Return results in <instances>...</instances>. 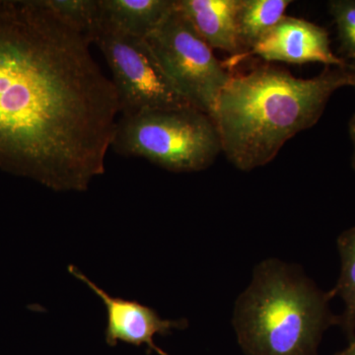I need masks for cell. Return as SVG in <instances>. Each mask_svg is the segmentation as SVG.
Listing matches in <instances>:
<instances>
[{
	"label": "cell",
	"instance_id": "obj_11",
	"mask_svg": "<svg viewBox=\"0 0 355 355\" xmlns=\"http://www.w3.org/2000/svg\"><path fill=\"white\" fill-rule=\"evenodd\" d=\"M291 3V0H240L238 32L242 53L249 51L275 27L286 16Z\"/></svg>",
	"mask_w": 355,
	"mask_h": 355
},
{
	"label": "cell",
	"instance_id": "obj_4",
	"mask_svg": "<svg viewBox=\"0 0 355 355\" xmlns=\"http://www.w3.org/2000/svg\"><path fill=\"white\" fill-rule=\"evenodd\" d=\"M111 148L172 172L202 171L222 153L214 121L195 107L121 116Z\"/></svg>",
	"mask_w": 355,
	"mask_h": 355
},
{
	"label": "cell",
	"instance_id": "obj_9",
	"mask_svg": "<svg viewBox=\"0 0 355 355\" xmlns=\"http://www.w3.org/2000/svg\"><path fill=\"white\" fill-rule=\"evenodd\" d=\"M176 6L212 50L225 51L230 57L242 53L238 32L240 0H176Z\"/></svg>",
	"mask_w": 355,
	"mask_h": 355
},
{
	"label": "cell",
	"instance_id": "obj_16",
	"mask_svg": "<svg viewBox=\"0 0 355 355\" xmlns=\"http://www.w3.org/2000/svg\"><path fill=\"white\" fill-rule=\"evenodd\" d=\"M336 355H355V340L354 342L349 343V345L347 349L338 352Z\"/></svg>",
	"mask_w": 355,
	"mask_h": 355
},
{
	"label": "cell",
	"instance_id": "obj_10",
	"mask_svg": "<svg viewBox=\"0 0 355 355\" xmlns=\"http://www.w3.org/2000/svg\"><path fill=\"white\" fill-rule=\"evenodd\" d=\"M103 23L146 39L172 12L176 0H99Z\"/></svg>",
	"mask_w": 355,
	"mask_h": 355
},
{
	"label": "cell",
	"instance_id": "obj_8",
	"mask_svg": "<svg viewBox=\"0 0 355 355\" xmlns=\"http://www.w3.org/2000/svg\"><path fill=\"white\" fill-rule=\"evenodd\" d=\"M69 272L77 279L81 280L94 293L99 296L107 310V327L105 331L106 342L110 347H116L123 342L141 347L146 345L150 352L159 355H167L156 347L154 336H168L173 330H183L188 327L187 320H164L159 316L157 311L135 300L114 297L101 287L91 282L76 266H69Z\"/></svg>",
	"mask_w": 355,
	"mask_h": 355
},
{
	"label": "cell",
	"instance_id": "obj_2",
	"mask_svg": "<svg viewBox=\"0 0 355 355\" xmlns=\"http://www.w3.org/2000/svg\"><path fill=\"white\" fill-rule=\"evenodd\" d=\"M345 86H352L349 64L308 79L272 65L232 76L210 116L222 153L241 171L263 167L289 139L316 125L331 95Z\"/></svg>",
	"mask_w": 355,
	"mask_h": 355
},
{
	"label": "cell",
	"instance_id": "obj_12",
	"mask_svg": "<svg viewBox=\"0 0 355 355\" xmlns=\"http://www.w3.org/2000/svg\"><path fill=\"white\" fill-rule=\"evenodd\" d=\"M338 250L340 257V277L330 293L333 298L340 296L345 303L338 326L352 343L355 340V227L347 229L338 236Z\"/></svg>",
	"mask_w": 355,
	"mask_h": 355
},
{
	"label": "cell",
	"instance_id": "obj_13",
	"mask_svg": "<svg viewBox=\"0 0 355 355\" xmlns=\"http://www.w3.org/2000/svg\"><path fill=\"white\" fill-rule=\"evenodd\" d=\"M58 18L81 33L91 44L101 30L103 17L99 0H41Z\"/></svg>",
	"mask_w": 355,
	"mask_h": 355
},
{
	"label": "cell",
	"instance_id": "obj_1",
	"mask_svg": "<svg viewBox=\"0 0 355 355\" xmlns=\"http://www.w3.org/2000/svg\"><path fill=\"white\" fill-rule=\"evenodd\" d=\"M90 44L41 0H0V169L55 191L104 174L120 100Z\"/></svg>",
	"mask_w": 355,
	"mask_h": 355
},
{
	"label": "cell",
	"instance_id": "obj_5",
	"mask_svg": "<svg viewBox=\"0 0 355 355\" xmlns=\"http://www.w3.org/2000/svg\"><path fill=\"white\" fill-rule=\"evenodd\" d=\"M108 64L120 100L121 116L193 107L168 76L146 39L103 23L93 42Z\"/></svg>",
	"mask_w": 355,
	"mask_h": 355
},
{
	"label": "cell",
	"instance_id": "obj_14",
	"mask_svg": "<svg viewBox=\"0 0 355 355\" xmlns=\"http://www.w3.org/2000/svg\"><path fill=\"white\" fill-rule=\"evenodd\" d=\"M328 7L338 30L340 50L355 62V0H331Z\"/></svg>",
	"mask_w": 355,
	"mask_h": 355
},
{
	"label": "cell",
	"instance_id": "obj_7",
	"mask_svg": "<svg viewBox=\"0 0 355 355\" xmlns=\"http://www.w3.org/2000/svg\"><path fill=\"white\" fill-rule=\"evenodd\" d=\"M251 57L295 64L319 62L326 67H340L349 64L331 50L329 33L324 28L286 15L249 51L232 55L222 64L229 71Z\"/></svg>",
	"mask_w": 355,
	"mask_h": 355
},
{
	"label": "cell",
	"instance_id": "obj_17",
	"mask_svg": "<svg viewBox=\"0 0 355 355\" xmlns=\"http://www.w3.org/2000/svg\"><path fill=\"white\" fill-rule=\"evenodd\" d=\"M350 73H352V86L355 88V62L349 64Z\"/></svg>",
	"mask_w": 355,
	"mask_h": 355
},
{
	"label": "cell",
	"instance_id": "obj_3",
	"mask_svg": "<svg viewBox=\"0 0 355 355\" xmlns=\"http://www.w3.org/2000/svg\"><path fill=\"white\" fill-rule=\"evenodd\" d=\"M331 299L299 266L263 261L236 302L238 342L248 355H317L324 331L338 324Z\"/></svg>",
	"mask_w": 355,
	"mask_h": 355
},
{
	"label": "cell",
	"instance_id": "obj_15",
	"mask_svg": "<svg viewBox=\"0 0 355 355\" xmlns=\"http://www.w3.org/2000/svg\"><path fill=\"white\" fill-rule=\"evenodd\" d=\"M349 132L350 139H352V144H354V155H352V166L355 169V114L350 119L349 123Z\"/></svg>",
	"mask_w": 355,
	"mask_h": 355
},
{
	"label": "cell",
	"instance_id": "obj_6",
	"mask_svg": "<svg viewBox=\"0 0 355 355\" xmlns=\"http://www.w3.org/2000/svg\"><path fill=\"white\" fill-rule=\"evenodd\" d=\"M163 69L195 108L211 116L230 72L175 6L146 38Z\"/></svg>",
	"mask_w": 355,
	"mask_h": 355
}]
</instances>
